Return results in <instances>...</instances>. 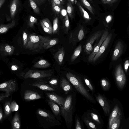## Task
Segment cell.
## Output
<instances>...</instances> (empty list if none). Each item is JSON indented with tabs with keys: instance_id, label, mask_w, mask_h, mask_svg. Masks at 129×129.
I'll return each instance as SVG.
<instances>
[{
	"instance_id": "cell-42",
	"label": "cell",
	"mask_w": 129,
	"mask_h": 129,
	"mask_svg": "<svg viewBox=\"0 0 129 129\" xmlns=\"http://www.w3.org/2000/svg\"><path fill=\"white\" fill-rule=\"evenodd\" d=\"M84 80L85 83L89 89L91 91L92 93H94L95 91L94 89L89 80L85 77L84 78Z\"/></svg>"
},
{
	"instance_id": "cell-3",
	"label": "cell",
	"mask_w": 129,
	"mask_h": 129,
	"mask_svg": "<svg viewBox=\"0 0 129 129\" xmlns=\"http://www.w3.org/2000/svg\"><path fill=\"white\" fill-rule=\"evenodd\" d=\"M66 77L77 90L82 96L90 102L95 103L96 101L85 88L81 80L78 76L70 72H67Z\"/></svg>"
},
{
	"instance_id": "cell-11",
	"label": "cell",
	"mask_w": 129,
	"mask_h": 129,
	"mask_svg": "<svg viewBox=\"0 0 129 129\" xmlns=\"http://www.w3.org/2000/svg\"><path fill=\"white\" fill-rule=\"evenodd\" d=\"M108 35V31H106L104 32L99 43L94 48L92 52L88 56V59L89 61L91 62H93L94 56L98 51L101 45L106 38Z\"/></svg>"
},
{
	"instance_id": "cell-9",
	"label": "cell",
	"mask_w": 129,
	"mask_h": 129,
	"mask_svg": "<svg viewBox=\"0 0 129 129\" xmlns=\"http://www.w3.org/2000/svg\"><path fill=\"white\" fill-rule=\"evenodd\" d=\"M97 101L102 106L105 115L108 116L110 115V106L109 101L104 95L98 93L95 95Z\"/></svg>"
},
{
	"instance_id": "cell-15",
	"label": "cell",
	"mask_w": 129,
	"mask_h": 129,
	"mask_svg": "<svg viewBox=\"0 0 129 129\" xmlns=\"http://www.w3.org/2000/svg\"><path fill=\"white\" fill-rule=\"evenodd\" d=\"M41 95L38 92L31 90H27L25 91L24 98L26 101H29L40 99Z\"/></svg>"
},
{
	"instance_id": "cell-5",
	"label": "cell",
	"mask_w": 129,
	"mask_h": 129,
	"mask_svg": "<svg viewBox=\"0 0 129 129\" xmlns=\"http://www.w3.org/2000/svg\"><path fill=\"white\" fill-rule=\"evenodd\" d=\"M52 72L51 70H30L25 73L24 77L25 79L29 78L39 79L50 77L52 76Z\"/></svg>"
},
{
	"instance_id": "cell-47",
	"label": "cell",
	"mask_w": 129,
	"mask_h": 129,
	"mask_svg": "<svg viewBox=\"0 0 129 129\" xmlns=\"http://www.w3.org/2000/svg\"><path fill=\"white\" fill-rule=\"evenodd\" d=\"M23 45L25 47L27 42L28 37L26 33L24 31H23Z\"/></svg>"
},
{
	"instance_id": "cell-55",
	"label": "cell",
	"mask_w": 129,
	"mask_h": 129,
	"mask_svg": "<svg viewBox=\"0 0 129 129\" xmlns=\"http://www.w3.org/2000/svg\"><path fill=\"white\" fill-rule=\"evenodd\" d=\"M111 16L110 15L106 17V21L108 23L109 22L111 21Z\"/></svg>"
},
{
	"instance_id": "cell-27",
	"label": "cell",
	"mask_w": 129,
	"mask_h": 129,
	"mask_svg": "<svg viewBox=\"0 0 129 129\" xmlns=\"http://www.w3.org/2000/svg\"><path fill=\"white\" fill-rule=\"evenodd\" d=\"M50 64L47 60L41 59L36 62L33 67L36 68H46L49 67Z\"/></svg>"
},
{
	"instance_id": "cell-16",
	"label": "cell",
	"mask_w": 129,
	"mask_h": 129,
	"mask_svg": "<svg viewBox=\"0 0 129 129\" xmlns=\"http://www.w3.org/2000/svg\"><path fill=\"white\" fill-rule=\"evenodd\" d=\"M15 49V47L8 44H3L0 46V52L5 56L12 55Z\"/></svg>"
},
{
	"instance_id": "cell-6",
	"label": "cell",
	"mask_w": 129,
	"mask_h": 129,
	"mask_svg": "<svg viewBox=\"0 0 129 129\" xmlns=\"http://www.w3.org/2000/svg\"><path fill=\"white\" fill-rule=\"evenodd\" d=\"M114 75L117 86L120 89H123L126 83V78L121 64L118 65L116 67Z\"/></svg>"
},
{
	"instance_id": "cell-39",
	"label": "cell",
	"mask_w": 129,
	"mask_h": 129,
	"mask_svg": "<svg viewBox=\"0 0 129 129\" xmlns=\"http://www.w3.org/2000/svg\"><path fill=\"white\" fill-rule=\"evenodd\" d=\"M76 123H75V129H83L84 128V126L82 122L81 121L80 119L76 115L75 117Z\"/></svg>"
},
{
	"instance_id": "cell-14",
	"label": "cell",
	"mask_w": 129,
	"mask_h": 129,
	"mask_svg": "<svg viewBox=\"0 0 129 129\" xmlns=\"http://www.w3.org/2000/svg\"><path fill=\"white\" fill-rule=\"evenodd\" d=\"M84 35L83 28L81 27L73 32L72 36V41L74 43L80 41L84 38Z\"/></svg>"
},
{
	"instance_id": "cell-38",
	"label": "cell",
	"mask_w": 129,
	"mask_h": 129,
	"mask_svg": "<svg viewBox=\"0 0 129 129\" xmlns=\"http://www.w3.org/2000/svg\"><path fill=\"white\" fill-rule=\"evenodd\" d=\"M52 9L54 12L57 14H58L62 9L59 6L51 0Z\"/></svg>"
},
{
	"instance_id": "cell-50",
	"label": "cell",
	"mask_w": 129,
	"mask_h": 129,
	"mask_svg": "<svg viewBox=\"0 0 129 129\" xmlns=\"http://www.w3.org/2000/svg\"><path fill=\"white\" fill-rule=\"evenodd\" d=\"M56 4L62 8L63 7V5L59 0H51Z\"/></svg>"
},
{
	"instance_id": "cell-34",
	"label": "cell",
	"mask_w": 129,
	"mask_h": 129,
	"mask_svg": "<svg viewBox=\"0 0 129 129\" xmlns=\"http://www.w3.org/2000/svg\"><path fill=\"white\" fill-rule=\"evenodd\" d=\"M81 45H79L76 48L71 58V62H72L74 61L78 56L81 52Z\"/></svg>"
},
{
	"instance_id": "cell-25",
	"label": "cell",
	"mask_w": 129,
	"mask_h": 129,
	"mask_svg": "<svg viewBox=\"0 0 129 129\" xmlns=\"http://www.w3.org/2000/svg\"><path fill=\"white\" fill-rule=\"evenodd\" d=\"M15 20H13L11 23H9L0 24V34L6 33L10 29L15 26Z\"/></svg>"
},
{
	"instance_id": "cell-32",
	"label": "cell",
	"mask_w": 129,
	"mask_h": 129,
	"mask_svg": "<svg viewBox=\"0 0 129 129\" xmlns=\"http://www.w3.org/2000/svg\"><path fill=\"white\" fill-rule=\"evenodd\" d=\"M67 12L68 16L72 18L74 16V9L70 0H67Z\"/></svg>"
},
{
	"instance_id": "cell-30",
	"label": "cell",
	"mask_w": 129,
	"mask_h": 129,
	"mask_svg": "<svg viewBox=\"0 0 129 129\" xmlns=\"http://www.w3.org/2000/svg\"><path fill=\"white\" fill-rule=\"evenodd\" d=\"M58 40V39L57 38L49 39L44 44L43 48L45 49H47L57 44Z\"/></svg>"
},
{
	"instance_id": "cell-49",
	"label": "cell",
	"mask_w": 129,
	"mask_h": 129,
	"mask_svg": "<svg viewBox=\"0 0 129 129\" xmlns=\"http://www.w3.org/2000/svg\"><path fill=\"white\" fill-rule=\"evenodd\" d=\"M129 61L128 60H126L125 61L124 63V68L126 72H127V71L129 65Z\"/></svg>"
},
{
	"instance_id": "cell-41",
	"label": "cell",
	"mask_w": 129,
	"mask_h": 129,
	"mask_svg": "<svg viewBox=\"0 0 129 129\" xmlns=\"http://www.w3.org/2000/svg\"><path fill=\"white\" fill-rule=\"evenodd\" d=\"M44 25L53 31V27L50 20L47 18H45L41 20Z\"/></svg>"
},
{
	"instance_id": "cell-53",
	"label": "cell",
	"mask_w": 129,
	"mask_h": 129,
	"mask_svg": "<svg viewBox=\"0 0 129 129\" xmlns=\"http://www.w3.org/2000/svg\"><path fill=\"white\" fill-rule=\"evenodd\" d=\"M8 97L5 93H1L0 94V101L4 99L5 98Z\"/></svg>"
},
{
	"instance_id": "cell-45",
	"label": "cell",
	"mask_w": 129,
	"mask_h": 129,
	"mask_svg": "<svg viewBox=\"0 0 129 129\" xmlns=\"http://www.w3.org/2000/svg\"><path fill=\"white\" fill-rule=\"evenodd\" d=\"M40 22L42 27L45 32L49 34L53 33V31L46 27L41 21H40Z\"/></svg>"
},
{
	"instance_id": "cell-48",
	"label": "cell",
	"mask_w": 129,
	"mask_h": 129,
	"mask_svg": "<svg viewBox=\"0 0 129 129\" xmlns=\"http://www.w3.org/2000/svg\"><path fill=\"white\" fill-rule=\"evenodd\" d=\"M118 0H101L102 3L105 4H111L115 3Z\"/></svg>"
},
{
	"instance_id": "cell-46",
	"label": "cell",
	"mask_w": 129,
	"mask_h": 129,
	"mask_svg": "<svg viewBox=\"0 0 129 129\" xmlns=\"http://www.w3.org/2000/svg\"><path fill=\"white\" fill-rule=\"evenodd\" d=\"M58 83V80L56 78H53L51 79L49 81V83L51 87H53L57 85Z\"/></svg>"
},
{
	"instance_id": "cell-52",
	"label": "cell",
	"mask_w": 129,
	"mask_h": 129,
	"mask_svg": "<svg viewBox=\"0 0 129 129\" xmlns=\"http://www.w3.org/2000/svg\"><path fill=\"white\" fill-rule=\"evenodd\" d=\"M3 117V114L1 106L0 105V122L2 120Z\"/></svg>"
},
{
	"instance_id": "cell-35",
	"label": "cell",
	"mask_w": 129,
	"mask_h": 129,
	"mask_svg": "<svg viewBox=\"0 0 129 129\" xmlns=\"http://www.w3.org/2000/svg\"><path fill=\"white\" fill-rule=\"evenodd\" d=\"M100 83L104 90L107 91L109 90L110 87V83L105 78L102 79L101 80Z\"/></svg>"
},
{
	"instance_id": "cell-40",
	"label": "cell",
	"mask_w": 129,
	"mask_h": 129,
	"mask_svg": "<svg viewBox=\"0 0 129 129\" xmlns=\"http://www.w3.org/2000/svg\"><path fill=\"white\" fill-rule=\"evenodd\" d=\"M31 7L33 9L34 12L37 14H39L40 13L39 8L34 2L33 0H29Z\"/></svg>"
},
{
	"instance_id": "cell-19",
	"label": "cell",
	"mask_w": 129,
	"mask_h": 129,
	"mask_svg": "<svg viewBox=\"0 0 129 129\" xmlns=\"http://www.w3.org/2000/svg\"><path fill=\"white\" fill-rule=\"evenodd\" d=\"M122 113L121 109L118 105H116L112 111L109 115L110 116L108 121V129H110L112 123L114 118L119 114Z\"/></svg>"
},
{
	"instance_id": "cell-17",
	"label": "cell",
	"mask_w": 129,
	"mask_h": 129,
	"mask_svg": "<svg viewBox=\"0 0 129 129\" xmlns=\"http://www.w3.org/2000/svg\"><path fill=\"white\" fill-rule=\"evenodd\" d=\"M123 46L121 42L119 41L117 43L112 55L113 60H116L120 56L122 52Z\"/></svg>"
},
{
	"instance_id": "cell-23",
	"label": "cell",
	"mask_w": 129,
	"mask_h": 129,
	"mask_svg": "<svg viewBox=\"0 0 129 129\" xmlns=\"http://www.w3.org/2000/svg\"><path fill=\"white\" fill-rule=\"evenodd\" d=\"M19 0H12L10 6L11 17L13 19L16 13L19 4Z\"/></svg>"
},
{
	"instance_id": "cell-26",
	"label": "cell",
	"mask_w": 129,
	"mask_h": 129,
	"mask_svg": "<svg viewBox=\"0 0 129 129\" xmlns=\"http://www.w3.org/2000/svg\"><path fill=\"white\" fill-rule=\"evenodd\" d=\"M12 125L13 129H19L20 128V119L17 112H16L14 116L12 121Z\"/></svg>"
},
{
	"instance_id": "cell-8",
	"label": "cell",
	"mask_w": 129,
	"mask_h": 129,
	"mask_svg": "<svg viewBox=\"0 0 129 129\" xmlns=\"http://www.w3.org/2000/svg\"><path fill=\"white\" fill-rule=\"evenodd\" d=\"M16 87V81L10 80L0 84V91H5V95L8 97L15 91Z\"/></svg>"
},
{
	"instance_id": "cell-4",
	"label": "cell",
	"mask_w": 129,
	"mask_h": 129,
	"mask_svg": "<svg viewBox=\"0 0 129 129\" xmlns=\"http://www.w3.org/2000/svg\"><path fill=\"white\" fill-rule=\"evenodd\" d=\"M49 39L48 37L31 34L28 37L25 48L35 52H38L43 48L44 44Z\"/></svg>"
},
{
	"instance_id": "cell-36",
	"label": "cell",
	"mask_w": 129,
	"mask_h": 129,
	"mask_svg": "<svg viewBox=\"0 0 129 129\" xmlns=\"http://www.w3.org/2000/svg\"><path fill=\"white\" fill-rule=\"evenodd\" d=\"M11 103L9 101L6 102L4 107V111L5 113V117L6 118L9 116L11 112L10 107Z\"/></svg>"
},
{
	"instance_id": "cell-59",
	"label": "cell",
	"mask_w": 129,
	"mask_h": 129,
	"mask_svg": "<svg viewBox=\"0 0 129 129\" xmlns=\"http://www.w3.org/2000/svg\"><path fill=\"white\" fill-rule=\"evenodd\" d=\"M91 3H92L93 2V1L92 0H88Z\"/></svg>"
},
{
	"instance_id": "cell-37",
	"label": "cell",
	"mask_w": 129,
	"mask_h": 129,
	"mask_svg": "<svg viewBox=\"0 0 129 129\" xmlns=\"http://www.w3.org/2000/svg\"><path fill=\"white\" fill-rule=\"evenodd\" d=\"M58 20L57 17H56L53 20V34L56 33L58 30Z\"/></svg>"
},
{
	"instance_id": "cell-51",
	"label": "cell",
	"mask_w": 129,
	"mask_h": 129,
	"mask_svg": "<svg viewBox=\"0 0 129 129\" xmlns=\"http://www.w3.org/2000/svg\"><path fill=\"white\" fill-rule=\"evenodd\" d=\"M37 5H40L43 3L45 0H33Z\"/></svg>"
},
{
	"instance_id": "cell-7",
	"label": "cell",
	"mask_w": 129,
	"mask_h": 129,
	"mask_svg": "<svg viewBox=\"0 0 129 129\" xmlns=\"http://www.w3.org/2000/svg\"><path fill=\"white\" fill-rule=\"evenodd\" d=\"M96 126L98 129H101L103 126V122L101 115L94 109L88 110L84 113Z\"/></svg>"
},
{
	"instance_id": "cell-12",
	"label": "cell",
	"mask_w": 129,
	"mask_h": 129,
	"mask_svg": "<svg viewBox=\"0 0 129 129\" xmlns=\"http://www.w3.org/2000/svg\"><path fill=\"white\" fill-rule=\"evenodd\" d=\"M112 34L108 35L102 44L100 48L93 59V62H94L105 51L111 38Z\"/></svg>"
},
{
	"instance_id": "cell-1",
	"label": "cell",
	"mask_w": 129,
	"mask_h": 129,
	"mask_svg": "<svg viewBox=\"0 0 129 129\" xmlns=\"http://www.w3.org/2000/svg\"><path fill=\"white\" fill-rule=\"evenodd\" d=\"M75 94L68 95L63 105L60 107V114L64 118L67 126L71 128L73 124V115L76 104Z\"/></svg>"
},
{
	"instance_id": "cell-21",
	"label": "cell",
	"mask_w": 129,
	"mask_h": 129,
	"mask_svg": "<svg viewBox=\"0 0 129 129\" xmlns=\"http://www.w3.org/2000/svg\"><path fill=\"white\" fill-rule=\"evenodd\" d=\"M47 101L48 105L50 106L53 113L55 117H60L61 115L60 111L58 106L55 103L49 99H47Z\"/></svg>"
},
{
	"instance_id": "cell-58",
	"label": "cell",
	"mask_w": 129,
	"mask_h": 129,
	"mask_svg": "<svg viewBox=\"0 0 129 129\" xmlns=\"http://www.w3.org/2000/svg\"><path fill=\"white\" fill-rule=\"evenodd\" d=\"M75 0H70L72 5H74Z\"/></svg>"
},
{
	"instance_id": "cell-43",
	"label": "cell",
	"mask_w": 129,
	"mask_h": 129,
	"mask_svg": "<svg viewBox=\"0 0 129 129\" xmlns=\"http://www.w3.org/2000/svg\"><path fill=\"white\" fill-rule=\"evenodd\" d=\"M37 19L35 17L30 16L29 19L28 24L30 27H33L34 24L37 22Z\"/></svg>"
},
{
	"instance_id": "cell-57",
	"label": "cell",
	"mask_w": 129,
	"mask_h": 129,
	"mask_svg": "<svg viewBox=\"0 0 129 129\" xmlns=\"http://www.w3.org/2000/svg\"><path fill=\"white\" fill-rule=\"evenodd\" d=\"M63 5L65 4L67 0H59Z\"/></svg>"
},
{
	"instance_id": "cell-56",
	"label": "cell",
	"mask_w": 129,
	"mask_h": 129,
	"mask_svg": "<svg viewBox=\"0 0 129 129\" xmlns=\"http://www.w3.org/2000/svg\"><path fill=\"white\" fill-rule=\"evenodd\" d=\"M6 0H0V8L4 4Z\"/></svg>"
},
{
	"instance_id": "cell-13",
	"label": "cell",
	"mask_w": 129,
	"mask_h": 129,
	"mask_svg": "<svg viewBox=\"0 0 129 129\" xmlns=\"http://www.w3.org/2000/svg\"><path fill=\"white\" fill-rule=\"evenodd\" d=\"M46 95L48 99L59 105L60 107L64 104L66 98L54 93H47Z\"/></svg>"
},
{
	"instance_id": "cell-18",
	"label": "cell",
	"mask_w": 129,
	"mask_h": 129,
	"mask_svg": "<svg viewBox=\"0 0 129 129\" xmlns=\"http://www.w3.org/2000/svg\"><path fill=\"white\" fill-rule=\"evenodd\" d=\"M29 85L37 87L40 89L45 91H53L55 90V89L46 83L42 82H36L30 84Z\"/></svg>"
},
{
	"instance_id": "cell-20",
	"label": "cell",
	"mask_w": 129,
	"mask_h": 129,
	"mask_svg": "<svg viewBox=\"0 0 129 129\" xmlns=\"http://www.w3.org/2000/svg\"><path fill=\"white\" fill-rule=\"evenodd\" d=\"M65 52L64 47L60 48L54 55V58L57 63L61 65L62 63L64 56Z\"/></svg>"
},
{
	"instance_id": "cell-33",
	"label": "cell",
	"mask_w": 129,
	"mask_h": 129,
	"mask_svg": "<svg viewBox=\"0 0 129 129\" xmlns=\"http://www.w3.org/2000/svg\"><path fill=\"white\" fill-rule=\"evenodd\" d=\"M80 1L82 5L87 9L92 14L94 15V11L89 2L86 0H80Z\"/></svg>"
},
{
	"instance_id": "cell-44",
	"label": "cell",
	"mask_w": 129,
	"mask_h": 129,
	"mask_svg": "<svg viewBox=\"0 0 129 129\" xmlns=\"http://www.w3.org/2000/svg\"><path fill=\"white\" fill-rule=\"evenodd\" d=\"M10 107L11 112L17 111L19 109L18 105L15 101H13L11 103Z\"/></svg>"
},
{
	"instance_id": "cell-22",
	"label": "cell",
	"mask_w": 129,
	"mask_h": 129,
	"mask_svg": "<svg viewBox=\"0 0 129 129\" xmlns=\"http://www.w3.org/2000/svg\"><path fill=\"white\" fill-rule=\"evenodd\" d=\"M60 85L66 94H67L69 92L73 89L72 87L69 82L64 78L61 79Z\"/></svg>"
},
{
	"instance_id": "cell-54",
	"label": "cell",
	"mask_w": 129,
	"mask_h": 129,
	"mask_svg": "<svg viewBox=\"0 0 129 129\" xmlns=\"http://www.w3.org/2000/svg\"><path fill=\"white\" fill-rule=\"evenodd\" d=\"M18 67L15 65H13L12 66L11 68L13 71H15L17 70L18 69Z\"/></svg>"
},
{
	"instance_id": "cell-29",
	"label": "cell",
	"mask_w": 129,
	"mask_h": 129,
	"mask_svg": "<svg viewBox=\"0 0 129 129\" xmlns=\"http://www.w3.org/2000/svg\"><path fill=\"white\" fill-rule=\"evenodd\" d=\"M77 5L80 12L81 15L86 22H88L91 19L87 12L83 8L79 2L77 3Z\"/></svg>"
},
{
	"instance_id": "cell-10",
	"label": "cell",
	"mask_w": 129,
	"mask_h": 129,
	"mask_svg": "<svg viewBox=\"0 0 129 129\" xmlns=\"http://www.w3.org/2000/svg\"><path fill=\"white\" fill-rule=\"evenodd\" d=\"M101 34V31H96L87 41L84 49L85 52L87 54H89L92 52L94 48L93 46V44L95 41L100 37Z\"/></svg>"
},
{
	"instance_id": "cell-28",
	"label": "cell",
	"mask_w": 129,
	"mask_h": 129,
	"mask_svg": "<svg viewBox=\"0 0 129 129\" xmlns=\"http://www.w3.org/2000/svg\"><path fill=\"white\" fill-rule=\"evenodd\" d=\"M122 116V113L118 114L113 120L110 129H118L120 126Z\"/></svg>"
},
{
	"instance_id": "cell-31",
	"label": "cell",
	"mask_w": 129,
	"mask_h": 129,
	"mask_svg": "<svg viewBox=\"0 0 129 129\" xmlns=\"http://www.w3.org/2000/svg\"><path fill=\"white\" fill-rule=\"evenodd\" d=\"M62 28L64 32L67 33L70 28V23L68 16L67 13L63 18Z\"/></svg>"
},
{
	"instance_id": "cell-2",
	"label": "cell",
	"mask_w": 129,
	"mask_h": 129,
	"mask_svg": "<svg viewBox=\"0 0 129 129\" xmlns=\"http://www.w3.org/2000/svg\"><path fill=\"white\" fill-rule=\"evenodd\" d=\"M36 114L40 125L44 128L48 129L61 125L50 110L38 108L36 112Z\"/></svg>"
},
{
	"instance_id": "cell-24",
	"label": "cell",
	"mask_w": 129,
	"mask_h": 129,
	"mask_svg": "<svg viewBox=\"0 0 129 129\" xmlns=\"http://www.w3.org/2000/svg\"><path fill=\"white\" fill-rule=\"evenodd\" d=\"M82 120L89 129H98L96 125L84 114L81 117Z\"/></svg>"
}]
</instances>
